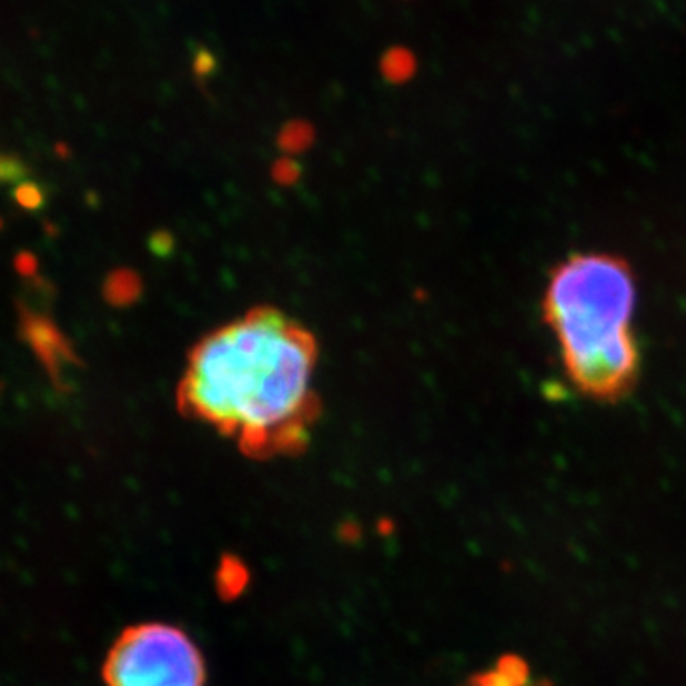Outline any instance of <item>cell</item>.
Returning <instances> with one entry per match:
<instances>
[{"label":"cell","mask_w":686,"mask_h":686,"mask_svg":"<svg viewBox=\"0 0 686 686\" xmlns=\"http://www.w3.org/2000/svg\"><path fill=\"white\" fill-rule=\"evenodd\" d=\"M316 343L275 310H254L204 337L180 385L183 412L256 452L283 451L315 417Z\"/></svg>","instance_id":"1"},{"label":"cell","mask_w":686,"mask_h":686,"mask_svg":"<svg viewBox=\"0 0 686 686\" xmlns=\"http://www.w3.org/2000/svg\"><path fill=\"white\" fill-rule=\"evenodd\" d=\"M633 310L635 281L618 258L584 254L553 271L545 321L557 334L568 376L589 397H624L637 380Z\"/></svg>","instance_id":"2"},{"label":"cell","mask_w":686,"mask_h":686,"mask_svg":"<svg viewBox=\"0 0 686 686\" xmlns=\"http://www.w3.org/2000/svg\"><path fill=\"white\" fill-rule=\"evenodd\" d=\"M108 686H202L201 653L178 627L145 624L114 643L105 664Z\"/></svg>","instance_id":"3"},{"label":"cell","mask_w":686,"mask_h":686,"mask_svg":"<svg viewBox=\"0 0 686 686\" xmlns=\"http://www.w3.org/2000/svg\"><path fill=\"white\" fill-rule=\"evenodd\" d=\"M467 686H545L534 679L523 658L505 656L488 672L478 673Z\"/></svg>","instance_id":"4"}]
</instances>
